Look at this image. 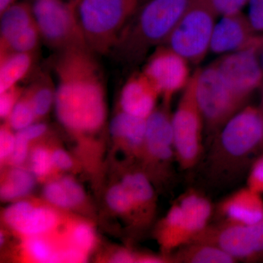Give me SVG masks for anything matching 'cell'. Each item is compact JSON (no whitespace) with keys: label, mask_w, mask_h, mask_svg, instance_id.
<instances>
[{"label":"cell","mask_w":263,"mask_h":263,"mask_svg":"<svg viewBox=\"0 0 263 263\" xmlns=\"http://www.w3.org/2000/svg\"><path fill=\"white\" fill-rule=\"evenodd\" d=\"M52 68L57 78L55 113L69 130L100 129L106 118L105 79L96 53L89 47L56 52Z\"/></svg>","instance_id":"6da1fadb"},{"label":"cell","mask_w":263,"mask_h":263,"mask_svg":"<svg viewBox=\"0 0 263 263\" xmlns=\"http://www.w3.org/2000/svg\"><path fill=\"white\" fill-rule=\"evenodd\" d=\"M190 0H149L138 8L118 37L110 54L124 65H138L151 48L163 44Z\"/></svg>","instance_id":"7a4b0ae2"},{"label":"cell","mask_w":263,"mask_h":263,"mask_svg":"<svg viewBox=\"0 0 263 263\" xmlns=\"http://www.w3.org/2000/svg\"><path fill=\"white\" fill-rule=\"evenodd\" d=\"M207 172L213 181H231L263 146V110L243 107L213 138Z\"/></svg>","instance_id":"3957f363"},{"label":"cell","mask_w":263,"mask_h":263,"mask_svg":"<svg viewBox=\"0 0 263 263\" xmlns=\"http://www.w3.org/2000/svg\"><path fill=\"white\" fill-rule=\"evenodd\" d=\"M138 0H80L78 14L88 47L96 54H110Z\"/></svg>","instance_id":"277c9868"},{"label":"cell","mask_w":263,"mask_h":263,"mask_svg":"<svg viewBox=\"0 0 263 263\" xmlns=\"http://www.w3.org/2000/svg\"><path fill=\"white\" fill-rule=\"evenodd\" d=\"M212 202L203 194L190 190L179 196L161 222L158 238L162 248L172 252L190 243L209 226Z\"/></svg>","instance_id":"5b68a950"},{"label":"cell","mask_w":263,"mask_h":263,"mask_svg":"<svg viewBox=\"0 0 263 263\" xmlns=\"http://www.w3.org/2000/svg\"><path fill=\"white\" fill-rule=\"evenodd\" d=\"M80 0H35L32 5L41 39L55 51L88 47L79 14Z\"/></svg>","instance_id":"8992f818"},{"label":"cell","mask_w":263,"mask_h":263,"mask_svg":"<svg viewBox=\"0 0 263 263\" xmlns=\"http://www.w3.org/2000/svg\"><path fill=\"white\" fill-rule=\"evenodd\" d=\"M197 72L192 75L172 115L176 161L181 169L193 168L201 160L203 117L196 95Z\"/></svg>","instance_id":"52a82bcc"},{"label":"cell","mask_w":263,"mask_h":263,"mask_svg":"<svg viewBox=\"0 0 263 263\" xmlns=\"http://www.w3.org/2000/svg\"><path fill=\"white\" fill-rule=\"evenodd\" d=\"M216 15L209 0H190L177 25L162 45L190 63H200L210 51Z\"/></svg>","instance_id":"ba28073f"},{"label":"cell","mask_w":263,"mask_h":263,"mask_svg":"<svg viewBox=\"0 0 263 263\" xmlns=\"http://www.w3.org/2000/svg\"><path fill=\"white\" fill-rule=\"evenodd\" d=\"M196 72L197 101L207 134L213 139L230 118L245 107L248 99L227 84L214 62Z\"/></svg>","instance_id":"9c48e42d"},{"label":"cell","mask_w":263,"mask_h":263,"mask_svg":"<svg viewBox=\"0 0 263 263\" xmlns=\"http://www.w3.org/2000/svg\"><path fill=\"white\" fill-rule=\"evenodd\" d=\"M194 240L216 246L236 262L263 259V221L251 226L221 221L209 224Z\"/></svg>","instance_id":"30bf717a"},{"label":"cell","mask_w":263,"mask_h":263,"mask_svg":"<svg viewBox=\"0 0 263 263\" xmlns=\"http://www.w3.org/2000/svg\"><path fill=\"white\" fill-rule=\"evenodd\" d=\"M189 62L165 45H161L151 55L143 72L155 86L164 103L168 105L173 96L184 89L192 76Z\"/></svg>","instance_id":"8fae6325"},{"label":"cell","mask_w":263,"mask_h":263,"mask_svg":"<svg viewBox=\"0 0 263 263\" xmlns=\"http://www.w3.org/2000/svg\"><path fill=\"white\" fill-rule=\"evenodd\" d=\"M259 48L227 53L214 62L227 84L247 99L262 80V71L257 56Z\"/></svg>","instance_id":"7c38bea8"},{"label":"cell","mask_w":263,"mask_h":263,"mask_svg":"<svg viewBox=\"0 0 263 263\" xmlns=\"http://www.w3.org/2000/svg\"><path fill=\"white\" fill-rule=\"evenodd\" d=\"M254 32L249 19L241 13L224 15L214 27L210 51L224 55L247 48H261L263 37H257Z\"/></svg>","instance_id":"4fadbf2b"},{"label":"cell","mask_w":263,"mask_h":263,"mask_svg":"<svg viewBox=\"0 0 263 263\" xmlns=\"http://www.w3.org/2000/svg\"><path fill=\"white\" fill-rule=\"evenodd\" d=\"M217 213L221 222L232 224H259L263 221L262 194L248 186L240 189L219 202Z\"/></svg>","instance_id":"5bb4252c"},{"label":"cell","mask_w":263,"mask_h":263,"mask_svg":"<svg viewBox=\"0 0 263 263\" xmlns=\"http://www.w3.org/2000/svg\"><path fill=\"white\" fill-rule=\"evenodd\" d=\"M4 219L12 229L27 235L41 234L56 224V214L47 208L33 206L28 202H15L4 212Z\"/></svg>","instance_id":"9a60e30c"},{"label":"cell","mask_w":263,"mask_h":263,"mask_svg":"<svg viewBox=\"0 0 263 263\" xmlns=\"http://www.w3.org/2000/svg\"><path fill=\"white\" fill-rule=\"evenodd\" d=\"M160 93L143 72L131 76L123 86L119 103L122 111L147 119L155 110Z\"/></svg>","instance_id":"2e32d148"},{"label":"cell","mask_w":263,"mask_h":263,"mask_svg":"<svg viewBox=\"0 0 263 263\" xmlns=\"http://www.w3.org/2000/svg\"><path fill=\"white\" fill-rule=\"evenodd\" d=\"M143 148L148 158L155 162L170 165L176 160L172 123L168 118L156 116L147 121Z\"/></svg>","instance_id":"e0dca14e"},{"label":"cell","mask_w":263,"mask_h":263,"mask_svg":"<svg viewBox=\"0 0 263 263\" xmlns=\"http://www.w3.org/2000/svg\"><path fill=\"white\" fill-rule=\"evenodd\" d=\"M146 119L121 111L112 119L109 126L110 135L122 140L135 149L143 148L146 136Z\"/></svg>","instance_id":"ac0fdd59"},{"label":"cell","mask_w":263,"mask_h":263,"mask_svg":"<svg viewBox=\"0 0 263 263\" xmlns=\"http://www.w3.org/2000/svg\"><path fill=\"white\" fill-rule=\"evenodd\" d=\"M171 260L179 263L236 262L229 254L216 246L197 240L178 249Z\"/></svg>","instance_id":"d6986e66"},{"label":"cell","mask_w":263,"mask_h":263,"mask_svg":"<svg viewBox=\"0 0 263 263\" xmlns=\"http://www.w3.org/2000/svg\"><path fill=\"white\" fill-rule=\"evenodd\" d=\"M32 53L0 54V93L18 85L27 76L34 62Z\"/></svg>","instance_id":"ffe728a7"},{"label":"cell","mask_w":263,"mask_h":263,"mask_svg":"<svg viewBox=\"0 0 263 263\" xmlns=\"http://www.w3.org/2000/svg\"><path fill=\"white\" fill-rule=\"evenodd\" d=\"M0 46L35 22L32 5L16 3L0 15Z\"/></svg>","instance_id":"44dd1931"},{"label":"cell","mask_w":263,"mask_h":263,"mask_svg":"<svg viewBox=\"0 0 263 263\" xmlns=\"http://www.w3.org/2000/svg\"><path fill=\"white\" fill-rule=\"evenodd\" d=\"M120 184L131 197L137 212H141L143 217L148 216L153 205L155 191L146 175L141 172L126 175Z\"/></svg>","instance_id":"7402d4cb"},{"label":"cell","mask_w":263,"mask_h":263,"mask_svg":"<svg viewBox=\"0 0 263 263\" xmlns=\"http://www.w3.org/2000/svg\"><path fill=\"white\" fill-rule=\"evenodd\" d=\"M53 85L51 76L41 72L27 89L25 95L32 104L36 118L46 116L54 103L56 86Z\"/></svg>","instance_id":"603a6c76"},{"label":"cell","mask_w":263,"mask_h":263,"mask_svg":"<svg viewBox=\"0 0 263 263\" xmlns=\"http://www.w3.org/2000/svg\"><path fill=\"white\" fill-rule=\"evenodd\" d=\"M33 175L20 167L10 171L0 189L2 200H14L30 193L34 186Z\"/></svg>","instance_id":"cb8c5ba5"},{"label":"cell","mask_w":263,"mask_h":263,"mask_svg":"<svg viewBox=\"0 0 263 263\" xmlns=\"http://www.w3.org/2000/svg\"><path fill=\"white\" fill-rule=\"evenodd\" d=\"M41 40V33L35 22L8 42L0 46V54L8 53H34Z\"/></svg>","instance_id":"d4e9b609"},{"label":"cell","mask_w":263,"mask_h":263,"mask_svg":"<svg viewBox=\"0 0 263 263\" xmlns=\"http://www.w3.org/2000/svg\"><path fill=\"white\" fill-rule=\"evenodd\" d=\"M36 118L34 109L26 95L19 99L8 117L10 127L15 131H20L34 123Z\"/></svg>","instance_id":"484cf974"},{"label":"cell","mask_w":263,"mask_h":263,"mask_svg":"<svg viewBox=\"0 0 263 263\" xmlns=\"http://www.w3.org/2000/svg\"><path fill=\"white\" fill-rule=\"evenodd\" d=\"M107 203L110 209L120 214H127L136 211L134 202L122 185H115L108 190Z\"/></svg>","instance_id":"4316f807"},{"label":"cell","mask_w":263,"mask_h":263,"mask_svg":"<svg viewBox=\"0 0 263 263\" xmlns=\"http://www.w3.org/2000/svg\"><path fill=\"white\" fill-rule=\"evenodd\" d=\"M43 196L53 205L60 208H72L70 198L63 185L60 181L48 183L43 188Z\"/></svg>","instance_id":"83f0119b"},{"label":"cell","mask_w":263,"mask_h":263,"mask_svg":"<svg viewBox=\"0 0 263 263\" xmlns=\"http://www.w3.org/2000/svg\"><path fill=\"white\" fill-rule=\"evenodd\" d=\"M31 170L33 174L43 176L49 173L52 166L51 155L44 148H35L31 154Z\"/></svg>","instance_id":"f1b7e54d"},{"label":"cell","mask_w":263,"mask_h":263,"mask_svg":"<svg viewBox=\"0 0 263 263\" xmlns=\"http://www.w3.org/2000/svg\"><path fill=\"white\" fill-rule=\"evenodd\" d=\"M21 95L22 89L17 85L0 93V117L2 119L9 117Z\"/></svg>","instance_id":"f546056e"},{"label":"cell","mask_w":263,"mask_h":263,"mask_svg":"<svg viewBox=\"0 0 263 263\" xmlns=\"http://www.w3.org/2000/svg\"><path fill=\"white\" fill-rule=\"evenodd\" d=\"M72 238L74 243L83 250H90L95 245V232L88 224H81L76 227Z\"/></svg>","instance_id":"4dcf8cb0"},{"label":"cell","mask_w":263,"mask_h":263,"mask_svg":"<svg viewBox=\"0 0 263 263\" xmlns=\"http://www.w3.org/2000/svg\"><path fill=\"white\" fill-rule=\"evenodd\" d=\"M247 186L254 192L263 194V155L254 161L251 166Z\"/></svg>","instance_id":"1f68e13d"},{"label":"cell","mask_w":263,"mask_h":263,"mask_svg":"<svg viewBox=\"0 0 263 263\" xmlns=\"http://www.w3.org/2000/svg\"><path fill=\"white\" fill-rule=\"evenodd\" d=\"M216 14L224 15L240 13L249 0H209Z\"/></svg>","instance_id":"d6a6232c"},{"label":"cell","mask_w":263,"mask_h":263,"mask_svg":"<svg viewBox=\"0 0 263 263\" xmlns=\"http://www.w3.org/2000/svg\"><path fill=\"white\" fill-rule=\"evenodd\" d=\"M27 249L32 257L39 262H49L53 255L47 243L37 238H33L27 241Z\"/></svg>","instance_id":"836d02e7"},{"label":"cell","mask_w":263,"mask_h":263,"mask_svg":"<svg viewBox=\"0 0 263 263\" xmlns=\"http://www.w3.org/2000/svg\"><path fill=\"white\" fill-rule=\"evenodd\" d=\"M248 19L254 31L263 32V0H249Z\"/></svg>","instance_id":"e575fe53"},{"label":"cell","mask_w":263,"mask_h":263,"mask_svg":"<svg viewBox=\"0 0 263 263\" xmlns=\"http://www.w3.org/2000/svg\"><path fill=\"white\" fill-rule=\"evenodd\" d=\"M60 182L65 188L72 207L79 205L84 201L85 193L79 183L70 178H63L60 180Z\"/></svg>","instance_id":"d590c367"},{"label":"cell","mask_w":263,"mask_h":263,"mask_svg":"<svg viewBox=\"0 0 263 263\" xmlns=\"http://www.w3.org/2000/svg\"><path fill=\"white\" fill-rule=\"evenodd\" d=\"M15 136V148L10 157H11L12 163L14 164L15 165H19L23 163L27 158L29 141L22 135L19 134L18 132Z\"/></svg>","instance_id":"8d00e7d4"},{"label":"cell","mask_w":263,"mask_h":263,"mask_svg":"<svg viewBox=\"0 0 263 263\" xmlns=\"http://www.w3.org/2000/svg\"><path fill=\"white\" fill-rule=\"evenodd\" d=\"M15 136L6 128L0 130V157L1 160L12 155L15 148Z\"/></svg>","instance_id":"74e56055"},{"label":"cell","mask_w":263,"mask_h":263,"mask_svg":"<svg viewBox=\"0 0 263 263\" xmlns=\"http://www.w3.org/2000/svg\"><path fill=\"white\" fill-rule=\"evenodd\" d=\"M85 255L80 251H66L60 254H53L49 262H84Z\"/></svg>","instance_id":"f35d334b"},{"label":"cell","mask_w":263,"mask_h":263,"mask_svg":"<svg viewBox=\"0 0 263 263\" xmlns=\"http://www.w3.org/2000/svg\"><path fill=\"white\" fill-rule=\"evenodd\" d=\"M47 131V126L44 123H33L28 127L18 131L19 134L30 142L43 136Z\"/></svg>","instance_id":"ab89813d"},{"label":"cell","mask_w":263,"mask_h":263,"mask_svg":"<svg viewBox=\"0 0 263 263\" xmlns=\"http://www.w3.org/2000/svg\"><path fill=\"white\" fill-rule=\"evenodd\" d=\"M53 165L62 170H68L72 166V160L65 151L58 149L51 155Z\"/></svg>","instance_id":"60d3db41"},{"label":"cell","mask_w":263,"mask_h":263,"mask_svg":"<svg viewBox=\"0 0 263 263\" xmlns=\"http://www.w3.org/2000/svg\"><path fill=\"white\" fill-rule=\"evenodd\" d=\"M16 3V0H0V15Z\"/></svg>","instance_id":"b9f144b4"},{"label":"cell","mask_w":263,"mask_h":263,"mask_svg":"<svg viewBox=\"0 0 263 263\" xmlns=\"http://www.w3.org/2000/svg\"><path fill=\"white\" fill-rule=\"evenodd\" d=\"M3 242H4V236L1 233V235H0V245H3Z\"/></svg>","instance_id":"7bdbcfd3"},{"label":"cell","mask_w":263,"mask_h":263,"mask_svg":"<svg viewBox=\"0 0 263 263\" xmlns=\"http://www.w3.org/2000/svg\"><path fill=\"white\" fill-rule=\"evenodd\" d=\"M138 1H139V6H140V5L144 4V3H147V2L149 1V0H138Z\"/></svg>","instance_id":"ee69618b"},{"label":"cell","mask_w":263,"mask_h":263,"mask_svg":"<svg viewBox=\"0 0 263 263\" xmlns=\"http://www.w3.org/2000/svg\"><path fill=\"white\" fill-rule=\"evenodd\" d=\"M262 110H263V108H262Z\"/></svg>","instance_id":"f6af8a7d"}]
</instances>
